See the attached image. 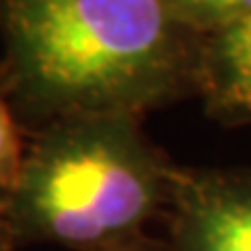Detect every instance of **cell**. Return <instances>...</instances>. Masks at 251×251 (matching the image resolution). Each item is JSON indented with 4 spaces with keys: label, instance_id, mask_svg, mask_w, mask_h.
I'll return each mask as SVG.
<instances>
[{
    "label": "cell",
    "instance_id": "cell-5",
    "mask_svg": "<svg viewBox=\"0 0 251 251\" xmlns=\"http://www.w3.org/2000/svg\"><path fill=\"white\" fill-rule=\"evenodd\" d=\"M191 17L205 21H221L230 26L251 17V0H175Z\"/></svg>",
    "mask_w": 251,
    "mask_h": 251
},
{
    "label": "cell",
    "instance_id": "cell-1",
    "mask_svg": "<svg viewBox=\"0 0 251 251\" xmlns=\"http://www.w3.org/2000/svg\"><path fill=\"white\" fill-rule=\"evenodd\" d=\"M9 19L30 77L68 105L133 96L168 54L161 0H12Z\"/></svg>",
    "mask_w": 251,
    "mask_h": 251
},
{
    "label": "cell",
    "instance_id": "cell-4",
    "mask_svg": "<svg viewBox=\"0 0 251 251\" xmlns=\"http://www.w3.org/2000/svg\"><path fill=\"white\" fill-rule=\"evenodd\" d=\"M219 70L226 98L251 112V17L226 26L219 45Z\"/></svg>",
    "mask_w": 251,
    "mask_h": 251
},
{
    "label": "cell",
    "instance_id": "cell-2",
    "mask_svg": "<svg viewBox=\"0 0 251 251\" xmlns=\"http://www.w3.org/2000/svg\"><path fill=\"white\" fill-rule=\"evenodd\" d=\"M153 175L133 147L105 133L54 144L28 181L37 226L61 242L93 244L130 230L149 214Z\"/></svg>",
    "mask_w": 251,
    "mask_h": 251
},
{
    "label": "cell",
    "instance_id": "cell-3",
    "mask_svg": "<svg viewBox=\"0 0 251 251\" xmlns=\"http://www.w3.org/2000/svg\"><path fill=\"white\" fill-rule=\"evenodd\" d=\"M184 235L188 251H251V188L200 191L186 212Z\"/></svg>",
    "mask_w": 251,
    "mask_h": 251
},
{
    "label": "cell",
    "instance_id": "cell-6",
    "mask_svg": "<svg viewBox=\"0 0 251 251\" xmlns=\"http://www.w3.org/2000/svg\"><path fill=\"white\" fill-rule=\"evenodd\" d=\"M19 163V140L14 121L9 117L5 102L0 100V181L12 177Z\"/></svg>",
    "mask_w": 251,
    "mask_h": 251
}]
</instances>
